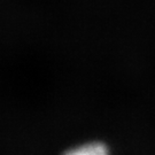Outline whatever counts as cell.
<instances>
[{
  "label": "cell",
  "mask_w": 155,
  "mask_h": 155,
  "mask_svg": "<svg viewBox=\"0 0 155 155\" xmlns=\"http://www.w3.org/2000/svg\"><path fill=\"white\" fill-rule=\"evenodd\" d=\"M64 155H110L106 145L97 141L76 146L71 150H67Z\"/></svg>",
  "instance_id": "6da1fadb"
}]
</instances>
